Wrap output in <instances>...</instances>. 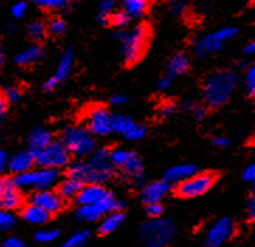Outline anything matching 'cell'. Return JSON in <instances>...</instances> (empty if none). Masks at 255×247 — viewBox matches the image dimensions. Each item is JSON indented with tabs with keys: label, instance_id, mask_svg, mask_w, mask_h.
Segmentation results:
<instances>
[{
	"label": "cell",
	"instance_id": "6da1fadb",
	"mask_svg": "<svg viewBox=\"0 0 255 247\" xmlns=\"http://www.w3.org/2000/svg\"><path fill=\"white\" fill-rule=\"evenodd\" d=\"M115 167L110 163V150L98 148L91 154L88 163H75L66 170V177L75 178L85 184H100L112 180Z\"/></svg>",
	"mask_w": 255,
	"mask_h": 247
},
{
	"label": "cell",
	"instance_id": "7a4b0ae2",
	"mask_svg": "<svg viewBox=\"0 0 255 247\" xmlns=\"http://www.w3.org/2000/svg\"><path fill=\"white\" fill-rule=\"evenodd\" d=\"M237 75L233 71H217L209 75L203 83V99L206 105L212 109L223 106L236 89Z\"/></svg>",
	"mask_w": 255,
	"mask_h": 247
},
{
	"label": "cell",
	"instance_id": "3957f363",
	"mask_svg": "<svg viewBox=\"0 0 255 247\" xmlns=\"http://www.w3.org/2000/svg\"><path fill=\"white\" fill-rule=\"evenodd\" d=\"M116 37L120 41V51L124 62L127 65H132L140 59L145 49L148 40V28L144 24L137 25L132 27L130 31H119Z\"/></svg>",
	"mask_w": 255,
	"mask_h": 247
},
{
	"label": "cell",
	"instance_id": "277c9868",
	"mask_svg": "<svg viewBox=\"0 0 255 247\" xmlns=\"http://www.w3.org/2000/svg\"><path fill=\"white\" fill-rule=\"evenodd\" d=\"M175 236V225L169 219H152L138 231V239L144 247H165Z\"/></svg>",
	"mask_w": 255,
	"mask_h": 247
},
{
	"label": "cell",
	"instance_id": "5b68a950",
	"mask_svg": "<svg viewBox=\"0 0 255 247\" xmlns=\"http://www.w3.org/2000/svg\"><path fill=\"white\" fill-rule=\"evenodd\" d=\"M61 141L71 154L76 157L91 156L95 151V139L89 130L83 127H66Z\"/></svg>",
	"mask_w": 255,
	"mask_h": 247
},
{
	"label": "cell",
	"instance_id": "8992f818",
	"mask_svg": "<svg viewBox=\"0 0 255 247\" xmlns=\"http://www.w3.org/2000/svg\"><path fill=\"white\" fill-rule=\"evenodd\" d=\"M57 170L54 168H38L35 171H27V173L18 174L14 177V182L18 188L23 190H35V191H44L50 190L51 187L58 181Z\"/></svg>",
	"mask_w": 255,
	"mask_h": 247
},
{
	"label": "cell",
	"instance_id": "52a82bcc",
	"mask_svg": "<svg viewBox=\"0 0 255 247\" xmlns=\"http://www.w3.org/2000/svg\"><path fill=\"white\" fill-rule=\"evenodd\" d=\"M69 151L62 141H51L47 147L34 153V160L41 168H54L58 170L69 163Z\"/></svg>",
	"mask_w": 255,
	"mask_h": 247
},
{
	"label": "cell",
	"instance_id": "ba28073f",
	"mask_svg": "<svg viewBox=\"0 0 255 247\" xmlns=\"http://www.w3.org/2000/svg\"><path fill=\"white\" fill-rule=\"evenodd\" d=\"M236 34H237V28H234V27H224V28H220L217 31L207 34L205 37H202L200 40L193 42V52L198 57H205L206 54L217 52Z\"/></svg>",
	"mask_w": 255,
	"mask_h": 247
},
{
	"label": "cell",
	"instance_id": "9c48e42d",
	"mask_svg": "<svg viewBox=\"0 0 255 247\" xmlns=\"http://www.w3.org/2000/svg\"><path fill=\"white\" fill-rule=\"evenodd\" d=\"M122 208H123V202L117 201L112 194H109L106 198H103L102 201L93 205L79 206L76 211V216L83 222H95L100 218H105L110 212L120 211Z\"/></svg>",
	"mask_w": 255,
	"mask_h": 247
},
{
	"label": "cell",
	"instance_id": "30bf717a",
	"mask_svg": "<svg viewBox=\"0 0 255 247\" xmlns=\"http://www.w3.org/2000/svg\"><path fill=\"white\" fill-rule=\"evenodd\" d=\"M214 175L212 173L195 174L176 187V194L181 198H195L206 194L213 187Z\"/></svg>",
	"mask_w": 255,
	"mask_h": 247
},
{
	"label": "cell",
	"instance_id": "8fae6325",
	"mask_svg": "<svg viewBox=\"0 0 255 247\" xmlns=\"http://www.w3.org/2000/svg\"><path fill=\"white\" fill-rule=\"evenodd\" d=\"M236 225L230 218H220L207 229L205 235L206 247H222L234 236Z\"/></svg>",
	"mask_w": 255,
	"mask_h": 247
},
{
	"label": "cell",
	"instance_id": "7c38bea8",
	"mask_svg": "<svg viewBox=\"0 0 255 247\" xmlns=\"http://www.w3.org/2000/svg\"><path fill=\"white\" fill-rule=\"evenodd\" d=\"M112 113L103 106H93L86 112L88 130L95 136H106L112 129Z\"/></svg>",
	"mask_w": 255,
	"mask_h": 247
},
{
	"label": "cell",
	"instance_id": "4fadbf2b",
	"mask_svg": "<svg viewBox=\"0 0 255 247\" xmlns=\"http://www.w3.org/2000/svg\"><path fill=\"white\" fill-rule=\"evenodd\" d=\"M21 192L16 185L14 178L0 175V208L11 211L21 205Z\"/></svg>",
	"mask_w": 255,
	"mask_h": 247
},
{
	"label": "cell",
	"instance_id": "5bb4252c",
	"mask_svg": "<svg viewBox=\"0 0 255 247\" xmlns=\"http://www.w3.org/2000/svg\"><path fill=\"white\" fill-rule=\"evenodd\" d=\"M72 64H74V54H72L71 49H66V51L62 52V55L59 58L55 74L52 75L50 79L45 81V83H44V86H42L44 91H52V89H55V86H57L58 83L64 82L68 78L69 72H71V69H72Z\"/></svg>",
	"mask_w": 255,
	"mask_h": 247
},
{
	"label": "cell",
	"instance_id": "9a60e30c",
	"mask_svg": "<svg viewBox=\"0 0 255 247\" xmlns=\"http://www.w3.org/2000/svg\"><path fill=\"white\" fill-rule=\"evenodd\" d=\"M31 204L40 206L45 212L52 215L57 214L62 208V198L59 197L58 192H54L51 190L35 191L31 197Z\"/></svg>",
	"mask_w": 255,
	"mask_h": 247
},
{
	"label": "cell",
	"instance_id": "2e32d148",
	"mask_svg": "<svg viewBox=\"0 0 255 247\" xmlns=\"http://www.w3.org/2000/svg\"><path fill=\"white\" fill-rule=\"evenodd\" d=\"M110 192L100 184H85L79 194L75 197V201L79 206L93 205L96 202L106 198Z\"/></svg>",
	"mask_w": 255,
	"mask_h": 247
},
{
	"label": "cell",
	"instance_id": "e0dca14e",
	"mask_svg": "<svg viewBox=\"0 0 255 247\" xmlns=\"http://www.w3.org/2000/svg\"><path fill=\"white\" fill-rule=\"evenodd\" d=\"M169 184L162 181H154L147 184L142 191H141V199L145 205L149 204H161V201L166 197V194L169 192Z\"/></svg>",
	"mask_w": 255,
	"mask_h": 247
},
{
	"label": "cell",
	"instance_id": "ac0fdd59",
	"mask_svg": "<svg viewBox=\"0 0 255 247\" xmlns=\"http://www.w3.org/2000/svg\"><path fill=\"white\" fill-rule=\"evenodd\" d=\"M196 174V167L193 164H179L168 168L164 174V181L171 184H181Z\"/></svg>",
	"mask_w": 255,
	"mask_h": 247
},
{
	"label": "cell",
	"instance_id": "d6986e66",
	"mask_svg": "<svg viewBox=\"0 0 255 247\" xmlns=\"http://www.w3.org/2000/svg\"><path fill=\"white\" fill-rule=\"evenodd\" d=\"M35 163L34 154L31 151H20L13 157L8 158V170L13 174H23L31 170V167Z\"/></svg>",
	"mask_w": 255,
	"mask_h": 247
},
{
	"label": "cell",
	"instance_id": "ffe728a7",
	"mask_svg": "<svg viewBox=\"0 0 255 247\" xmlns=\"http://www.w3.org/2000/svg\"><path fill=\"white\" fill-rule=\"evenodd\" d=\"M189 68V58L186 57L182 52H175L171 55V58L168 59L166 64V75L169 76H178V75L183 74L186 69Z\"/></svg>",
	"mask_w": 255,
	"mask_h": 247
},
{
	"label": "cell",
	"instance_id": "44dd1931",
	"mask_svg": "<svg viewBox=\"0 0 255 247\" xmlns=\"http://www.w3.org/2000/svg\"><path fill=\"white\" fill-rule=\"evenodd\" d=\"M51 141H52V139H51L50 133L42 127H37L28 136V147H30V151L34 154L44 147H47Z\"/></svg>",
	"mask_w": 255,
	"mask_h": 247
},
{
	"label": "cell",
	"instance_id": "7402d4cb",
	"mask_svg": "<svg viewBox=\"0 0 255 247\" xmlns=\"http://www.w3.org/2000/svg\"><path fill=\"white\" fill-rule=\"evenodd\" d=\"M42 55H44V51H42L41 47L37 45V44H34L31 47L20 51L16 55V59H14V61H16V64H18V65H33L37 61L41 59Z\"/></svg>",
	"mask_w": 255,
	"mask_h": 247
},
{
	"label": "cell",
	"instance_id": "603a6c76",
	"mask_svg": "<svg viewBox=\"0 0 255 247\" xmlns=\"http://www.w3.org/2000/svg\"><path fill=\"white\" fill-rule=\"evenodd\" d=\"M21 216L25 222L31 223V225H42L50 219V214L41 209L40 206L30 204V205L24 206Z\"/></svg>",
	"mask_w": 255,
	"mask_h": 247
},
{
	"label": "cell",
	"instance_id": "cb8c5ba5",
	"mask_svg": "<svg viewBox=\"0 0 255 247\" xmlns=\"http://www.w3.org/2000/svg\"><path fill=\"white\" fill-rule=\"evenodd\" d=\"M124 222V215L120 211H115V212H110L107 214L102 222L99 225V233L100 235H109V233H113L117 231L122 223Z\"/></svg>",
	"mask_w": 255,
	"mask_h": 247
},
{
	"label": "cell",
	"instance_id": "d4e9b609",
	"mask_svg": "<svg viewBox=\"0 0 255 247\" xmlns=\"http://www.w3.org/2000/svg\"><path fill=\"white\" fill-rule=\"evenodd\" d=\"M82 187L83 184L81 181H78V180H75V178L66 177L65 180L59 184V187H58V194H59V197L62 198V199L75 198L79 194V191L82 190Z\"/></svg>",
	"mask_w": 255,
	"mask_h": 247
},
{
	"label": "cell",
	"instance_id": "484cf974",
	"mask_svg": "<svg viewBox=\"0 0 255 247\" xmlns=\"http://www.w3.org/2000/svg\"><path fill=\"white\" fill-rule=\"evenodd\" d=\"M147 0H124V11L131 18H138L142 16L147 10Z\"/></svg>",
	"mask_w": 255,
	"mask_h": 247
},
{
	"label": "cell",
	"instance_id": "4316f807",
	"mask_svg": "<svg viewBox=\"0 0 255 247\" xmlns=\"http://www.w3.org/2000/svg\"><path fill=\"white\" fill-rule=\"evenodd\" d=\"M132 122L131 117H128V116H124V115H113L112 116V129H113V132L119 133V134H123L126 136L127 132L130 130L132 127Z\"/></svg>",
	"mask_w": 255,
	"mask_h": 247
},
{
	"label": "cell",
	"instance_id": "83f0119b",
	"mask_svg": "<svg viewBox=\"0 0 255 247\" xmlns=\"http://www.w3.org/2000/svg\"><path fill=\"white\" fill-rule=\"evenodd\" d=\"M135 153L132 151H127V150H110V163L113 164V167H119L123 168L124 165L128 163V160L134 156Z\"/></svg>",
	"mask_w": 255,
	"mask_h": 247
},
{
	"label": "cell",
	"instance_id": "f1b7e54d",
	"mask_svg": "<svg viewBox=\"0 0 255 247\" xmlns=\"http://www.w3.org/2000/svg\"><path fill=\"white\" fill-rule=\"evenodd\" d=\"M45 33H47V27L38 20L30 23L28 27H27V34L33 41H41L42 38L45 37Z\"/></svg>",
	"mask_w": 255,
	"mask_h": 247
},
{
	"label": "cell",
	"instance_id": "f546056e",
	"mask_svg": "<svg viewBox=\"0 0 255 247\" xmlns=\"http://www.w3.org/2000/svg\"><path fill=\"white\" fill-rule=\"evenodd\" d=\"M88 239H89V232L78 231L69 236V239L66 240L64 247H82L88 242Z\"/></svg>",
	"mask_w": 255,
	"mask_h": 247
},
{
	"label": "cell",
	"instance_id": "4dcf8cb0",
	"mask_svg": "<svg viewBox=\"0 0 255 247\" xmlns=\"http://www.w3.org/2000/svg\"><path fill=\"white\" fill-rule=\"evenodd\" d=\"M59 236V232L57 229H42L35 233V240L40 243H51Z\"/></svg>",
	"mask_w": 255,
	"mask_h": 247
},
{
	"label": "cell",
	"instance_id": "1f68e13d",
	"mask_svg": "<svg viewBox=\"0 0 255 247\" xmlns=\"http://www.w3.org/2000/svg\"><path fill=\"white\" fill-rule=\"evenodd\" d=\"M130 20H131V17L128 16L126 11H117V13H112V16H110V24L115 25L117 28H123L126 25L130 23Z\"/></svg>",
	"mask_w": 255,
	"mask_h": 247
},
{
	"label": "cell",
	"instance_id": "d6a6232c",
	"mask_svg": "<svg viewBox=\"0 0 255 247\" xmlns=\"http://www.w3.org/2000/svg\"><path fill=\"white\" fill-rule=\"evenodd\" d=\"M144 136H145V127H144L142 124L134 123L132 124L131 129L127 132L126 136H124V139H127V140H130V141H137V140H141Z\"/></svg>",
	"mask_w": 255,
	"mask_h": 247
},
{
	"label": "cell",
	"instance_id": "836d02e7",
	"mask_svg": "<svg viewBox=\"0 0 255 247\" xmlns=\"http://www.w3.org/2000/svg\"><path fill=\"white\" fill-rule=\"evenodd\" d=\"M37 6H40L42 8H62L65 7L66 4L69 3V0H33Z\"/></svg>",
	"mask_w": 255,
	"mask_h": 247
},
{
	"label": "cell",
	"instance_id": "e575fe53",
	"mask_svg": "<svg viewBox=\"0 0 255 247\" xmlns=\"http://www.w3.org/2000/svg\"><path fill=\"white\" fill-rule=\"evenodd\" d=\"M47 28H48V31H50L51 34H54V35H61V34H64V31H65L66 24L62 18L54 17V18H51L50 20Z\"/></svg>",
	"mask_w": 255,
	"mask_h": 247
},
{
	"label": "cell",
	"instance_id": "d590c367",
	"mask_svg": "<svg viewBox=\"0 0 255 247\" xmlns=\"http://www.w3.org/2000/svg\"><path fill=\"white\" fill-rule=\"evenodd\" d=\"M1 96L7 103H14L20 99V91L14 86H4L1 89Z\"/></svg>",
	"mask_w": 255,
	"mask_h": 247
},
{
	"label": "cell",
	"instance_id": "8d00e7d4",
	"mask_svg": "<svg viewBox=\"0 0 255 247\" xmlns=\"http://www.w3.org/2000/svg\"><path fill=\"white\" fill-rule=\"evenodd\" d=\"M246 89L251 98H255V65L251 66L246 74Z\"/></svg>",
	"mask_w": 255,
	"mask_h": 247
},
{
	"label": "cell",
	"instance_id": "74e56055",
	"mask_svg": "<svg viewBox=\"0 0 255 247\" xmlns=\"http://www.w3.org/2000/svg\"><path fill=\"white\" fill-rule=\"evenodd\" d=\"M14 225V218L8 211L0 209V229L3 231H8L11 229V226Z\"/></svg>",
	"mask_w": 255,
	"mask_h": 247
},
{
	"label": "cell",
	"instance_id": "f35d334b",
	"mask_svg": "<svg viewBox=\"0 0 255 247\" xmlns=\"http://www.w3.org/2000/svg\"><path fill=\"white\" fill-rule=\"evenodd\" d=\"M147 214L152 219H158L161 215L164 214V208L161 204H149L147 205Z\"/></svg>",
	"mask_w": 255,
	"mask_h": 247
},
{
	"label": "cell",
	"instance_id": "ab89813d",
	"mask_svg": "<svg viewBox=\"0 0 255 247\" xmlns=\"http://www.w3.org/2000/svg\"><path fill=\"white\" fill-rule=\"evenodd\" d=\"M115 7L113 0H102L99 4V13L98 14H103V16H112V10Z\"/></svg>",
	"mask_w": 255,
	"mask_h": 247
},
{
	"label": "cell",
	"instance_id": "60d3db41",
	"mask_svg": "<svg viewBox=\"0 0 255 247\" xmlns=\"http://www.w3.org/2000/svg\"><path fill=\"white\" fill-rule=\"evenodd\" d=\"M243 180L248 184H255V163L247 165L243 171Z\"/></svg>",
	"mask_w": 255,
	"mask_h": 247
},
{
	"label": "cell",
	"instance_id": "b9f144b4",
	"mask_svg": "<svg viewBox=\"0 0 255 247\" xmlns=\"http://www.w3.org/2000/svg\"><path fill=\"white\" fill-rule=\"evenodd\" d=\"M175 110H176V105L173 102H165L164 105L159 107V116L168 117V116L172 115Z\"/></svg>",
	"mask_w": 255,
	"mask_h": 247
},
{
	"label": "cell",
	"instance_id": "7bdbcfd3",
	"mask_svg": "<svg viewBox=\"0 0 255 247\" xmlns=\"http://www.w3.org/2000/svg\"><path fill=\"white\" fill-rule=\"evenodd\" d=\"M25 10H27V4L24 1H17L16 4L11 7V14L16 17V18H21L24 16Z\"/></svg>",
	"mask_w": 255,
	"mask_h": 247
},
{
	"label": "cell",
	"instance_id": "ee69618b",
	"mask_svg": "<svg viewBox=\"0 0 255 247\" xmlns=\"http://www.w3.org/2000/svg\"><path fill=\"white\" fill-rule=\"evenodd\" d=\"M247 216L251 222H255V195H253V197L248 199Z\"/></svg>",
	"mask_w": 255,
	"mask_h": 247
},
{
	"label": "cell",
	"instance_id": "f6af8a7d",
	"mask_svg": "<svg viewBox=\"0 0 255 247\" xmlns=\"http://www.w3.org/2000/svg\"><path fill=\"white\" fill-rule=\"evenodd\" d=\"M173 82V78L172 76H169V75H165L162 76L159 81H158V89H161V91H165V89H168Z\"/></svg>",
	"mask_w": 255,
	"mask_h": 247
},
{
	"label": "cell",
	"instance_id": "bcb514c9",
	"mask_svg": "<svg viewBox=\"0 0 255 247\" xmlns=\"http://www.w3.org/2000/svg\"><path fill=\"white\" fill-rule=\"evenodd\" d=\"M171 1V7L173 13L179 14L185 10V0H169Z\"/></svg>",
	"mask_w": 255,
	"mask_h": 247
},
{
	"label": "cell",
	"instance_id": "7dc6e473",
	"mask_svg": "<svg viewBox=\"0 0 255 247\" xmlns=\"http://www.w3.org/2000/svg\"><path fill=\"white\" fill-rule=\"evenodd\" d=\"M3 247H24V246H23L21 240L17 239V238H14V236H11V238H7V239L3 242Z\"/></svg>",
	"mask_w": 255,
	"mask_h": 247
},
{
	"label": "cell",
	"instance_id": "c3c4849f",
	"mask_svg": "<svg viewBox=\"0 0 255 247\" xmlns=\"http://www.w3.org/2000/svg\"><path fill=\"white\" fill-rule=\"evenodd\" d=\"M231 144V141L227 137H216L213 139V146L217 148H226Z\"/></svg>",
	"mask_w": 255,
	"mask_h": 247
},
{
	"label": "cell",
	"instance_id": "681fc988",
	"mask_svg": "<svg viewBox=\"0 0 255 247\" xmlns=\"http://www.w3.org/2000/svg\"><path fill=\"white\" fill-rule=\"evenodd\" d=\"M126 100H127V98H126L124 95L116 93V95H113V96L110 98V103H112L113 106H122V105L126 103Z\"/></svg>",
	"mask_w": 255,
	"mask_h": 247
},
{
	"label": "cell",
	"instance_id": "f907efd6",
	"mask_svg": "<svg viewBox=\"0 0 255 247\" xmlns=\"http://www.w3.org/2000/svg\"><path fill=\"white\" fill-rule=\"evenodd\" d=\"M192 113H193V117L196 119V120H202L203 117H205L206 115V110L205 107L203 106H193V109H192Z\"/></svg>",
	"mask_w": 255,
	"mask_h": 247
},
{
	"label": "cell",
	"instance_id": "816d5d0a",
	"mask_svg": "<svg viewBox=\"0 0 255 247\" xmlns=\"http://www.w3.org/2000/svg\"><path fill=\"white\" fill-rule=\"evenodd\" d=\"M6 167H8V158L6 151L0 150V174L6 170Z\"/></svg>",
	"mask_w": 255,
	"mask_h": 247
},
{
	"label": "cell",
	"instance_id": "f5cc1de1",
	"mask_svg": "<svg viewBox=\"0 0 255 247\" xmlns=\"http://www.w3.org/2000/svg\"><path fill=\"white\" fill-rule=\"evenodd\" d=\"M6 112H7V102L0 95V123L3 122V119L6 116Z\"/></svg>",
	"mask_w": 255,
	"mask_h": 247
},
{
	"label": "cell",
	"instance_id": "db71d44e",
	"mask_svg": "<svg viewBox=\"0 0 255 247\" xmlns=\"http://www.w3.org/2000/svg\"><path fill=\"white\" fill-rule=\"evenodd\" d=\"M244 54H247V55H254L255 54V41L248 42L247 45L244 47Z\"/></svg>",
	"mask_w": 255,
	"mask_h": 247
},
{
	"label": "cell",
	"instance_id": "11a10c76",
	"mask_svg": "<svg viewBox=\"0 0 255 247\" xmlns=\"http://www.w3.org/2000/svg\"><path fill=\"white\" fill-rule=\"evenodd\" d=\"M193 106H195V105H193L190 100H185V102H182V109H183V110H186V112H192Z\"/></svg>",
	"mask_w": 255,
	"mask_h": 247
},
{
	"label": "cell",
	"instance_id": "9f6ffc18",
	"mask_svg": "<svg viewBox=\"0 0 255 247\" xmlns=\"http://www.w3.org/2000/svg\"><path fill=\"white\" fill-rule=\"evenodd\" d=\"M3 61H4V57H3V49H1V45H0V68L3 65Z\"/></svg>",
	"mask_w": 255,
	"mask_h": 247
}]
</instances>
